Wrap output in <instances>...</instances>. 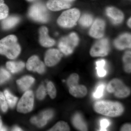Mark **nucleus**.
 <instances>
[{
  "mask_svg": "<svg viewBox=\"0 0 131 131\" xmlns=\"http://www.w3.org/2000/svg\"><path fill=\"white\" fill-rule=\"evenodd\" d=\"M39 42L43 47H52L55 44V41L48 35V30L45 27H42L39 29Z\"/></svg>",
  "mask_w": 131,
  "mask_h": 131,
  "instance_id": "obj_14",
  "label": "nucleus"
},
{
  "mask_svg": "<svg viewBox=\"0 0 131 131\" xmlns=\"http://www.w3.org/2000/svg\"><path fill=\"white\" fill-rule=\"evenodd\" d=\"M131 125L130 124H126L124 125L121 129V130L123 131H131Z\"/></svg>",
  "mask_w": 131,
  "mask_h": 131,
  "instance_id": "obj_36",
  "label": "nucleus"
},
{
  "mask_svg": "<svg viewBox=\"0 0 131 131\" xmlns=\"http://www.w3.org/2000/svg\"><path fill=\"white\" fill-rule=\"evenodd\" d=\"M6 130V129L3 127L2 121L0 118V131Z\"/></svg>",
  "mask_w": 131,
  "mask_h": 131,
  "instance_id": "obj_37",
  "label": "nucleus"
},
{
  "mask_svg": "<svg viewBox=\"0 0 131 131\" xmlns=\"http://www.w3.org/2000/svg\"><path fill=\"white\" fill-rule=\"evenodd\" d=\"M4 3V0H0V4Z\"/></svg>",
  "mask_w": 131,
  "mask_h": 131,
  "instance_id": "obj_41",
  "label": "nucleus"
},
{
  "mask_svg": "<svg viewBox=\"0 0 131 131\" xmlns=\"http://www.w3.org/2000/svg\"><path fill=\"white\" fill-rule=\"evenodd\" d=\"M62 57V54L61 52L57 49H49L45 55V63L49 67L54 66L60 61Z\"/></svg>",
  "mask_w": 131,
  "mask_h": 131,
  "instance_id": "obj_10",
  "label": "nucleus"
},
{
  "mask_svg": "<svg viewBox=\"0 0 131 131\" xmlns=\"http://www.w3.org/2000/svg\"><path fill=\"white\" fill-rule=\"evenodd\" d=\"M109 121L106 119H102L100 121V131H106L107 128L110 125Z\"/></svg>",
  "mask_w": 131,
  "mask_h": 131,
  "instance_id": "obj_35",
  "label": "nucleus"
},
{
  "mask_svg": "<svg viewBox=\"0 0 131 131\" xmlns=\"http://www.w3.org/2000/svg\"><path fill=\"white\" fill-rule=\"evenodd\" d=\"M26 68L28 70L37 72L40 74H43L45 71L44 64L36 56H32L28 59L26 63Z\"/></svg>",
  "mask_w": 131,
  "mask_h": 131,
  "instance_id": "obj_9",
  "label": "nucleus"
},
{
  "mask_svg": "<svg viewBox=\"0 0 131 131\" xmlns=\"http://www.w3.org/2000/svg\"><path fill=\"white\" fill-rule=\"evenodd\" d=\"M107 15L114 24H121L124 19V14L119 9L114 7H108L106 9Z\"/></svg>",
  "mask_w": 131,
  "mask_h": 131,
  "instance_id": "obj_12",
  "label": "nucleus"
},
{
  "mask_svg": "<svg viewBox=\"0 0 131 131\" xmlns=\"http://www.w3.org/2000/svg\"><path fill=\"white\" fill-rule=\"evenodd\" d=\"M46 5L48 9L52 11L68 9L71 6L69 3L63 0H49Z\"/></svg>",
  "mask_w": 131,
  "mask_h": 131,
  "instance_id": "obj_15",
  "label": "nucleus"
},
{
  "mask_svg": "<svg viewBox=\"0 0 131 131\" xmlns=\"http://www.w3.org/2000/svg\"><path fill=\"white\" fill-rule=\"evenodd\" d=\"M78 42L79 38L77 34L72 32L61 39L59 43V48L62 53L67 56L73 52Z\"/></svg>",
  "mask_w": 131,
  "mask_h": 131,
  "instance_id": "obj_4",
  "label": "nucleus"
},
{
  "mask_svg": "<svg viewBox=\"0 0 131 131\" xmlns=\"http://www.w3.org/2000/svg\"><path fill=\"white\" fill-rule=\"evenodd\" d=\"M107 90L109 93H113L115 96L119 98H125L130 93L129 88L118 79H114L110 81L107 85Z\"/></svg>",
  "mask_w": 131,
  "mask_h": 131,
  "instance_id": "obj_7",
  "label": "nucleus"
},
{
  "mask_svg": "<svg viewBox=\"0 0 131 131\" xmlns=\"http://www.w3.org/2000/svg\"><path fill=\"white\" fill-rule=\"evenodd\" d=\"M9 9L5 3L0 4V20L6 18L8 16Z\"/></svg>",
  "mask_w": 131,
  "mask_h": 131,
  "instance_id": "obj_33",
  "label": "nucleus"
},
{
  "mask_svg": "<svg viewBox=\"0 0 131 131\" xmlns=\"http://www.w3.org/2000/svg\"><path fill=\"white\" fill-rule=\"evenodd\" d=\"M124 63V69L126 72L130 73L131 66V51H128L125 52L123 58Z\"/></svg>",
  "mask_w": 131,
  "mask_h": 131,
  "instance_id": "obj_25",
  "label": "nucleus"
},
{
  "mask_svg": "<svg viewBox=\"0 0 131 131\" xmlns=\"http://www.w3.org/2000/svg\"><path fill=\"white\" fill-rule=\"evenodd\" d=\"M94 107L95 112L110 117L119 116L124 111L123 106L117 102L98 101L95 103Z\"/></svg>",
  "mask_w": 131,
  "mask_h": 131,
  "instance_id": "obj_2",
  "label": "nucleus"
},
{
  "mask_svg": "<svg viewBox=\"0 0 131 131\" xmlns=\"http://www.w3.org/2000/svg\"><path fill=\"white\" fill-rule=\"evenodd\" d=\"M105 89V85L103 83L100 84L97 86L96 90L93 94V96L95 98L99 99L103 96Z\"/></svg>",
  "mask_w": 131,
  "mask_h": 131,
  "instance_id": "obj_32",
  "label": "nucleus"
},
{
  "mask_svg": "<svg viewBox=\"0 0 131 131\" xmlns=\"http://www.w3.org/2000/svg\"><path fill=\"white\" fill-rule=\"evenodd\" d=\"M35 81V79L32 77L26 75L17 80L16 83L21 91H26L32 86Z\"/></svg>",
  "mask_w": 131,
  "mask_h": 131,
  "instance_id": "obj_16",
  "label": "nucleus"
},
{
  "mask_svg": "<svg viewBox=\"0 0 131 131\" xmlns=\"http://www.w3.org/2000/svg\"><path fill=\"white\" fill-rule=\"evenodd\" d=\"M54 115V113L53 110L51 109L44 110L40 113V116L48 121L53 118Z\"/></svg>",
  "mask_w": 131,
  "mask_h": 131,
  "instance_id": "obj_34",
  "label": "nucleus"
},
{
  "mask_svg": "<svg viewBox=\"0 0 131 131\" xmlns=\"http://www.w3.org/2000/svg\"><path fill=\"white\" fill-rule=\"evenodd\" d=\"M30 122L32 124L36 125L38 127H42L47 124L48 121L39 115L38 117L34 116L32 117L30 119Z\"/></svg>",
  "mask_w": 131,
  "mask_h": 131,
  "instance_id": "obj_26",
  "label": "nucleus"
},
{
  "mask_svg": "<svg viewBox=\"0 0 131 131\" xmlns=\"http://www.w3.org/2000/svg\"><path fill=\"white\" fill-rule=\"evenodd\" d=\"M105 23L103 20L97 19L92 24L89 31V34L95 38H101L104 34Z\"/></svg>",
  "mask_w": 131,
  "mask_h": 131,
  "instance_id": "obj_11",
  "label": "nucleus"
},
{
  "mask_svg": "<svg viewBox=\"0 0 131 131\" xmlns=\"http://www.w3.org/2000/svg\"><path fill=\"white\" fill-rule=\"evenodd\" d=\"M86 87L82 85H78L69 89L71 94L76 98H82L87 94Z\"/></svg>",
  "mask_w": 131,
  "mask_h": 131,
  "instance_id": "obj_20",
  "label": "nucleus"
},
{
  "mask_svg": "<svg viewBox=\"0 0 131 131\" xmlns=\"http://www.w3.org/2000/svg\"><path fill=\"white\" fill-rule=\"evenodd\" d=\"M63 1L67 2H73V1H75V0H63Z\"/></svg>",
  "mask_w": 131,
  "mask_h": 131,
  "instance_id": "obj_40",
  "label": "nucleus"
},
{
  "mask_svg": "<svg viewBox=\"0 0 131 131\" xmlns=\"http://www.w3.org/2000/svg\"><path fill=\"white\" fill-rule=\"evenodd\" d=\"M70 130L69 126L68 124L64 121H59L54 126L49 130V131H69Z\"/></svg>",
  "mask_w": 131,
  "mask_h": 131,
  "instance_id": "obj_24",
  "label": "nucleus"
},
{
  "mask_svg": "<svg viewBox=\"0 0 131 131\" xmlns=\"http://www.w3.org/2000/svg\"><path fill=\"white\" fill-rule=\"evenodd\" d=\"M0 108L3 112H6L8 109V105L4 93L0 91Z\"/></svg>",
  "mask_w": 131,
  "mask_h": 131,
  "instance_id": "obj_30",
  "label": "nucleus"
},
{
  "mask_svg": "<svg viewBox=\"0 0 131 131\" xmlns=\"http://www.w3.org/2000/svg\"><path fill=\"white\" fill-rule=\"evenodd\" d=\"M109 44L107 39H102L95 43L90 50V55L93 57H104L108 54Z\"/></svg>",
  "mask_w": 131,
  "mask_h": 131,
  "instance_id": "obj_8",
  "label": "nucleus"
},
{
  "mask_svg": "<svg viewBox=\"0 0 131 131\" xmlns=\"http://www.w3.org/2000/svg\"><path fill=\"white\" fill-rule=\"evenodd\" d=\"M17 38L13 35H8L0 40V55L9 59H14L21 52L20 46L17 42Z\"/></svg>",
  "mask_w": 131,
  "mask_h": 131,
  "instance_id": "obj_1",
  "label": "nucleus"
},
{
  "mask_svg": "<svg viewBox=\"0 0 131 131\" xmlns=\"http://www.w3.org/2000/svg\"><path fill=\"white\" fill-rule=\"evenodd\" d=\"M11 78L10 73L3 68H0V85L8 81Z\"/></svg>",
  "mask_w": 131,
  "mask_h": 131,
  "instance_id": "obj_27",
  "label": "nucleus"
},
{
  "mask_svg": "<svg viewBox=\"0 0 131 131\" xmlns=\"http://www.w3.org/2000/svg\"><path fill=\"white\" fill-rule=\"evenodd\" d=\"M72 122L74 126L81 131H87L88 130L86 124L80 114L76 113L73 116Z\"/></svg>",
  "mask_w": 131,
  "mask_h": 131,
  "instance_id": "obj_18",
  "label": "nucleus"
},
{
  "mask_svg": "<svg viewBox=\"0 0 131 131\" xmlns=\"http://www.w3.org/2000/svg\"><path fill=\"white\" fill-rule=\"evenodd\" d=\"M79 80V77L78 74L74 73L71 75L67 80L68 87L70 88L78 85Z\"/></svg>",
  "mask_w": 131,
  "mask_h": 131,
  "instance_id": "obj_28",
  "label": "nucleus"
},
{
  "mask_svg": "<svg viewBox=\"0 0 131 131\" xmlns=\"http://www.w3.org/2000/svg\"><path fill=\"white\" fill-rule=\"evenodd\" d=\"M26 1L28 2H32L35 1V0H26Z\"/></svg>",
  "mask_w": 131,
  "mask_h": 131,
  "instance_id": "obj_42",
  "label": "nucleus"
},
{
  "mask_svg": "<svg viewBox=\"0 0 131 131\" xmlns=\"http://www.w3.org/2000/svg\"><path fill=\"white\" fill-rule=\"evenodd\" d=\"M79 22L81 25L84 27H89L93 24V17L90 15L89 14H84L80 18Z\"/></svg>",
  "mask_w": 131,
  "mask_h": 131,
  "instance_id": "obj_22",
  "label": "nucleus"
},
{
  "mask_svg": "<svg viewBox=\"0 0 131 131\" xmlns=\"http://www.w3.org/2000/svg\"><path fill=\"white\" fill-rule=\"evenodd\" d=\"M131 18H130L128 20V21H127V25H128V26H129V27L131 28Z\"/></svg>",
  "mask_w": 131,
  "mask_h": 131,
  "instance_id": "obj_39",
  "label": "nucleus"
},
{
  "mask_svg": "<svg viewBox=\"0 0 131 131\" xmlns=\"http://www.w3.org/2000/svg\"><path fill=\"white\" fill-rule=\"evenodd\" d=\"M25 64L22 61H8L6 63V67L12 73L15 74L21 71L24 69Z\"/></svg>",
  "mask_w": 131,
  "mask_h": 131,
  "instance_id": "obj_19",
  "label": "nucleus"
},
{
  "mask_svg": "<svg viewBox=\"0 0 131 131\" xmlns=\"http://www.w3.org/2000/svg\"><path fill=\"white\" fill-rule=\"evenodd\" d=\"M46 90L50 98L54 99L56 98L57 95V90L53 83L51 82H48L46 87Z\"/></svg>",
  "mask_w": 131,
  "mask_h": 131,
  "instance_id": "obj_29",
  "label": "nucleus"
},
{
  "mask_svg": "<svg viewBox=\"0 0 131 131\" xmlns=\"http://www.w3.org/2000/svg\"><path fill=\"white\" fill-rule=\"evenodd\" d=\"M105 61L103 59L100 60L96 62V69L98 76L102 77L105 76L106 71L105 69Z\"/></svg>",
  "mask_w": 131,
  "mask_h": 131,
  "instance_id": "obj_23",
  "label": "nucleus"
},
{
  "mask_svg": "<svg viewBox=\"0 0 131 131\" xmlns=\"http://www.w3.org/2000/svg\"><path fill=\"white\" fill-rule=\"evenodd\" d=\"M19 20L20 18L18 16H11L8 17L7 16L2 21V28L3 30H9L16 25Z\"/></svg>",
  "mask_w": 131,
  "mask_h": 131,
  "instance_id": "obj_17",
  "label": "nucleus"
},
{
  "mask_svg": "<svg viewBox=\"0 0 131 131\" xmlns=\"http://www.w3.org/2000/svg\"><path fill=\"white\" fill-rule=\"evenodd\" d=\"M47 90L44 85L41 84L38 88L36 92V96L38 100H42L45 98Z\"/></svg>",
  "mask_w": 131,
  "mask_h": 131,
  "instance_id": "obj_31",
  "label": "nucleus"
},
{
  "mask_svg": "<svg viewBox=\"0 0 131 131\" xmlns=\"http://www.w3.org/2000/svg\"><path fill=\"white\" fill-rule=\"evenodd\" d=\"M80 16V12L75 8L63 12L57 19V23L63 28H70L75 25Z\"/></svg>",
  "mask_w": 131,
  "mask_h": 131,
  "instance_id": "obj_3",
  "label": "nucleus"
},
{
  "mask_svg": "<svg viewBox=\"0 0 131 131\" xmlns=\"http://www.w3.org/2000/svg\"><path fill=\"white\" fill-rule=\"evenodd\" d=\"M130 34L125 33L121 35L114 40V45L117 49L124 50L130 48L131 46Z\"/></svg>",
  "mask_w": 131,
  "mask_h": 131,
  "instance_id": "obj_13",
  "label": "nucleus"
},
{
  "mask_svg": "<svg viewBox=\"0 0 131 131\" xmlns=\"http://www.w3.org/2000/svg\"><path fill=\"white\" fill-rule=\"evenodd\" d=\"M13 131H21L22 130L21 128L19 127L15 126L12 129Z\"/></svg>",
  "mask_w": 131,
  "mask_h": 131,
  "instance_id": "obj_38",
  "label": "nucleus"
},
{
  "mask_svg": "<svg viewBox=\"0 0 131 131\" xmlns=\"http://www.w3.org/2000/svg\"><path fill=\"white\" fill-rule=\"evenodd\" d=\"M28 15L33 20L41 23H46L49 19V14L45 6L40 3H36L31 6Z\"/></svg>",
  "mask_w": 131,
  "mask_h": 131,
  "instance_id": "obj_5",
  "label": "nucleus"
},
{
  "mask_svg": "<svg viewBox=\"0 0 131 131\" xmlns=\"http://www.w3.org/2000/svg\"><path fill=\"white\" fill-rule=\"evenodd\" d=\"M4 94L8 105L11 108H13L17 103L18 98L13 95L8 90H5L4 91Z\"/></svg>",
  "mask_w": 131,
  "mask_h": 131,
  "instance_id": "obj_21",
  "label": "nucleus"
},
{
  "mask_svg": "<svg viewBox=\"0 0 131 131\" xmlns=\"http://www.w3.org/2000/svg\"><path fill=\"white\" fill-rule=\"evenodd\" d=\"M34 102L33 92L31 90H27L19 101L16 108L17 111L24 114L30 112L33 108Z\"/></svg>",
  "mask_w": 131,
  "mask_h": 131,
  "instance_id": "obj_6",
  "label": "nucleus"
}]
</instances>
